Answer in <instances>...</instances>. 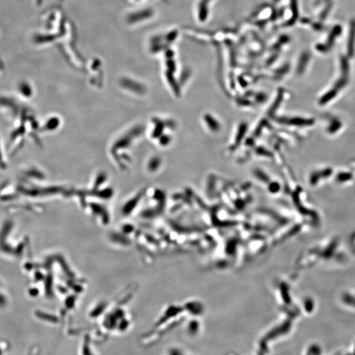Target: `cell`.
Returning a JSON list of instances; mask_svg holds the SVG:
<instances>
[{
  "label": "cell",
  "instance_id": "cell-1",
  "mask_svg": "<svg viewBox=\"0 0 355 355\" xmlns=\"http://www.w3.org/2000/svg\"><path fill=\"white\" fill-rule=\"evenodd\" d=\"M355 45V19L351 21L350 28L347 42V55L348 57H353L354 54Z\"/></svg>",
  "mask_w": 355,
  "mask_h": 355
},
{
  "label": "cell",
  "instance_id": "cell-2",
  "mask_svg": "<svg viewBox=\"0 0 355 355\" xmlns=\"http://www.w3.org/2000/svg\"><path fill=\"white\" fill-rule=\"evenodd\" d=\"M341 32H342V28L340 25H336L335 27H333V28L330 32V34L328 36L326 43L324 44L327 51H330L331 49L336 37L341 34Z\"/></svg>",
  "mask_w": 355,
  "mask_h": 355
},
{
  "label": "cell",
  "instance_id": "cell-3",
  "mask_svg": "<svg viewBox=\"0 0 355 355\" xmlns=\"http://www.w3.org/2000/svg\"><path fill=\"white\" fill-rule=\"evenodd\" d=\"M310 54L308 51H305L301 55L298 64V68H297L298 73L301 74L304 72L305 69L306 67V64H308L310 60Z\"/></svg>",
  "mask_w": 355,
  "mask_h": 355
},
{
  "label": "cell",
  "instance_id": "cell-4",
  "mask_svg": "<svg viewBox=\"0 0 355 355\" xmlns=\"http://www.w3.org/2000/svg\"><path fill=\"white\" fill-rule=\"evenodd\" d=\"M291 11H293V17L288 22V24L292 25L295 23V20L298 18V6L297 0H291Z\"/></svg>",
  "mask_w": 355,
  "mask_h": 355
},
{
  "label": "cell",
  "instance_id": "cell-5",
  "mask_svg": "<svg viewBox=\"0 0 355 355\" xmlns=\"http://www.w3.org/2000/svg\"><path fill=\"white\" fill-rule=\"evenodd\" d=\"M340 63H341V70L342 75L348 77L349 71V65L347 58L346 57L342 56L341 57Z\"/></svg>",
  "mask_w": 355,
  "mask_h": 355
},
{
  "label": "cell",
  "instance_id": "cell-6",
  "mask_svg": "<svg viewBox=\"0 0 355 355\" xmlns=\"http://www.w3.org/2000/svg\"><path fill=\"white\" fill-rule=\"evenodd\" d=\"M332 5H333V3L330 1L327 3L326 6L325 7V8L323 9V11H322L320 15V20L323 21L326 19L328 14H329V13L330 12V11L331 9Z\"/></svg>",
  "mask_w": 355,
  "mask_h": 355
},
{
  "label": "cell",
  "instance_id": "cell-7",
  "mask_svg": "<svg viewBox=\"0 0 355 355\" xmlns=\"http://www.w3.org/2000/svg\"><path fill=\"white\" fill-rule=\"evenodd\" d=\"M313 27L317 31H321L324 30V26L320 23H313Z\"/></svg>",
  "mask_w": 355,
  "mask_h": 355
},
{
  "label": "cell",
  "instance_id": "cell-8",
  "mask_svg": "<svg viewBox=\"0 0 355 355\" xmlns=\"http://www.w3.org/2000/svg\"><path fill=\"white\" fill-rule=\"evenodd\" d=\"M325 1H326V2H330V0H325Z\"/></svg>",
  "mask_w": 355,
  "mask_h": 355
}]
</instances>
